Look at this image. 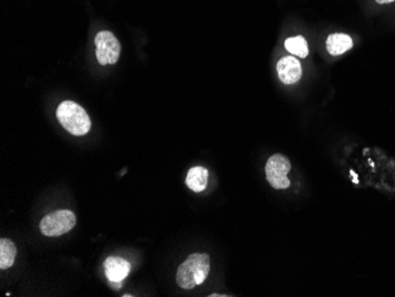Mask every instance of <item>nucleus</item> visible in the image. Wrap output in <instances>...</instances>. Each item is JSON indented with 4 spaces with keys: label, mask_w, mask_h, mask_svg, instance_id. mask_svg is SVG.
Masks as SVG:
<instances>
[{
    "label": "nucleus",
    "mask_w": 395,
    "mask_h": 297,
    "mask_svg": "<svg viewBox=\"0 0 395 297\" xmlns=\"http://www.w3.org/2000/svg\"><path fill=\"white\" fill-rule=\"evenodd\" d=\"M104 273L109 282H124L131 273V263L121 257H108L103 263Z\"/></svg>",
    "instance_id": "nucleus-7"
},
{
    "label": "nucleus",
    "mask_w": 395,
    "mask_h": 297,
    "mask_svg": "<svg viewBox=\"0 0 395 297\" xmlns=\"http://www.w3.org/2000/svg\"><path fill=\"white\" fill-rule=\"evenodd\" d=\"M353 39L346 33H331L327 38V50L331 56H340L353 48Z\"/></svg>",
    "instance_id": "nucleus-8"
},
{
    "label": "nucleus",
    "mask_w": 395,
    "mask_h": 297,
    "mask_svg": "<svg viewBox=\"0 0 395 297\" xmlns=\"http://www.w3.org/2000/svg\"><path fill=\"white\" fill-rule=\"evenodd\" d=\"M210 273V256L206 253H192L186 258L177 271V283L182 289H193L205 282Z\"/></svg>",
    "instance_id": "nucleus-1"
},
{
    "label": "nucleus",
    "mask_w": 395,
    "mask_h": 297,
    "mask_svg": "<svg viewBox=\"0 0 395 297\" xmlns=\"http://www.w3.org/2000/svg\"><path fill=\"white\" fill-rule=\"evenodd\" d=\"M207 180H209V171L195 166L189 171L186 177V185L194 192H202L207 187Z\"/></svg>",
    "instance_id": "nucleus-9"
},
{
    "label": "nucleus",
    "mask_w": 395,
    "mask_h": 297,
    "mask_svg": "<svg viewBox=\"0 0 395 297\" xmlns=\"http://www.w3.org/2000/svg\"><path fill=\"white\" fill-rule=\"evenodd\" d=\"M76 225V215L69 210H58L51 212L41 219V232L46 237H58L66 235Z\"/></svg>",
    "instance_id": "nucleus-3"
},
{
    "label": "nucleus",
    "mask_w": 395,
    "mask_h": 297,
    "mask_svg": "<svg viewBox=\"0 0 395 297\" xmlns=\"http://www.w3.org/2000/svg\"><path fill=\"white\" fill-rule=\"evenodd\" d=\"M285 49L289 52L300 58H305L309 55L308 43L303 36H296V37H290L285 41Z\"/></svg>",
    "instance_id": "nucleus-11"
},
{
    "label": "nucleus",
    "mask_w": 395,
    "mask_h": 297,
    "mask_svg": "<svg viewBox=\"0 0 395 297\" xmlns=\"http://www.w3.org/2000/svg\"><path fill=\"white\" fill-rule=\"evenodd\" d=\"M56 116L59 124L75 137L86 135L91 128L90 117L84 108L73 101H64L56 111Z\"/></svg>",
    "instance_id": "nucleus-2"
},
{
    "label": "nucleus",
    "mask_w": 395,
    "mask_h": 297,
    "mask_svg": "<svg viewBox=\"0 0 395 297\" xmlns=\"http://www.w3.org/2000/svg\"><path fill=\"white\" fill-rule=\"evenodd\" d=\"M17 256V247L12 240L8 238L0 240V269L11 268Z\"/></svg>",
    "instance_id": "nucleus-10"
},
{
    "label": "nucleus",
    "mask_w": 395,
    "mask_h": 297,
    "mask_svg": "<svg viewBox=\"0 0 395 297\" xmlns=\"http://www.w3.org/2000/svg\"><path fill=\"white\" fill-rule=\"evenodd\" d=\"M110 287L115 290L119 289L122 287V282H110Z\"/></svg>",
    "instance_id": "nucleus-12"
},
{
    "label": "nucleus",
    "mask_w": 395,
    "mask_h": 297,
    "mask_svg": "<svg viewBox=\"0 0 395 297\" xmlns=\"http://www.w3.org/2000/svg\"><path fill=\"white\" fill-rule=\"evenodd\" d=\"M302 66L300 61L293 56H285L280 58L277 63V74L280 82L285 83L287 86H291L300 81L302 77Z\"/></svg>",
    "instance_id": "nucleus-6"
},
{
    "label": "nucleus",
    "mask_w": 395,
    "mask_h": 297,
    "mask_svg": "<svg viewBox=\"0 0 395 297\" xmlns=\"http://www.w3.org/2000/svg\"><path fill=\"white\" fill-rule=\"evenodd\" d=\"M350 174H351V175H353V177H354V182L355 184H358V175H356V174H355L354 171H350Z\"/></svg>",
    "instance_id": "nucleus-14"
},
{
    "label": "nucleus",
    "mask_w": 395,
    "mask_h": 297,
    "mask_svg": "<svg viewBox=\"0 0 395 297\" xmlns=\"http://www.w3.org/2000/svg\"><path fill=\"white\" fill-rule=\"evenodd\" d=\"M291 171V164L288 157L282 154H275L269 159L265 166V174L269 184L276 190H285L290 186L288 173Z\"/></svg>",
    "instance_id": "nucleus-4"
},
{
    "label": "nucleus",
    "mask_w": 395,
    "mask_h": 297,
    "mask_svg": "<svg viewBox=\"0 0 395 297\" xmlns=\"http://www.w3.org/2000/svg\"><path fill=\"white\" fill-rule=\"evenodd\" d=\"M378 4L383 5V4H389V3H393L395 0H375Z\"/></svg>",
    "instance_id": "nucleus-13"
},
{
    "label": "nucleus",
    "mask_w": 395,
    "mask_h": 297,
    "mask_svg": "<svg viewBox=\"0 0 395 297\" xmlns=\"http://www.w3.org/2000/svg\"><path fill=\"white\" fill-rule=\"evenodd\" d=\"M96 58L101 66L115 64L121 55V44L114 33L99 31L95 37Z\"/></svg>",
    "instance_id": "nucleus-5"
}]
</instances>
